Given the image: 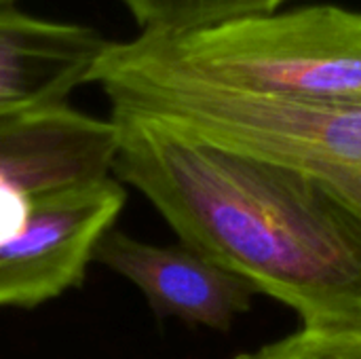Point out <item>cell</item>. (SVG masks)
<instances>
[{
  "label": "cell",
  "mask_w": 361,
  "mask_h": 359,
  "mask_svg": "<svg viewBox=\"0 0 361 359\" xmlns=\"http://www.w3.org/2000/svg\"><path fill=\"white\" fill-rule=\"evenodd\" d=\"M125 199L114 176L38 193L21 231L0 243V309H34L78 288Z\"/></svg>",
  "instance_id": "cell-4"
},
{
  "label": "cell",
  "mask_w": 361,
  "mask_h": 359,
  "mask_svg": "<svg viewBox=\"0 0 361 359\" xmlns=\"http://www.w3.org/2000/svg\"><path fill=\"white\" fill-rule=\"evenodd\" d=\"M357 106H361V104H357Z\"/></svg>",
  "instance_id": "cell-11"
},
{
  "label": "cell",
  "mask_w": 361,
  "mask_h": 359,
  "mask_svg": "<svg viewBox=\"0 0 361 359\" xmlns=\"http://www.w3.org/2000/svg\"><path fill=\"white\" fill-rule=\"evenodd\" d=\"M235 359H361V330H305Z\"/></svg>",
  "instance_id": "cell-9"
},
{
  "label": "cell",
  "mask_w": 361,
  "mask_h": 359,
  "mask_svg": "<svg viewBox=\"0 0 361 359\" xmlns=\"http://www.w3.org/2000/svg\"><path fill=\"white\" fill-rule=\"evenodd\" d=\"M140 34L180 36L235 19L269 15L296 0H121Z\"/></svg>",
  "instance_id": "cell-8"
},
{
  "label": "cell",
  "mask_w": 361,
  "mask_h": 359,
  "mask_svg": "<svg viewBox=\"0 0 361 359\" xmlns=\"http://www.w3.org/2000/svg\"><path fill=\"white\" fill-rule=\"evenodd\" d=\"M93 260L137 286L159 320L226 332L256 294L247 281L186 245H152L114 229L102 237Z\"/></svg>",
  "instance_id": "cell-5"
},
{
  "label": "cell",
  "mask_w": 361,
  "mask_h": 359,
  "mask_svg": "<svg viewBox=\"0 0 361 359\" xmlns=\"http://www.w3.org/2000/svg\"><path fill=\"white\" fill-rule=\"evenodd\" d=\"M112 176L182 245L292 309L305 330H361V216L311 174L220 150L110 108Z\"/></svg>",
  "instance_id": "cell-1"
},
{
  "label": "cell",
  "mask_w": 361,
  "mask_h": 359,
  "mask_svg": "<svg viewBox=\"0 0 361 359\" xmlns=\"http://www.w3.org/2000/svg\"><path fill=\"white\" fill-rule=\"evenodd\" d=\"M131 42L173 70L228 89L361 104V13L343 6L309 4Z\"/></svg>",
  "instance_id": "cell-3"
},
{
  "label": "cell",
  "mask_w": 361,
  "mask_h": 359,
  "mask_svg": "<svg viewBox=\"0 0 361 359\" xmlns=\"http://www.w3.org/2000/svg\"><path fill=\"white\" fill-rule=\"evenodd\" d=\"M116 129L70 104L0 118V188L44 193L112 176Z\"/></svg>",
  "instance_id": "cell-7"
},
{
  "label": "cell",
  "mask_w": 361,
  "mask_h": 359,
  "mask_svg": "<svg viewBox=\"0 0 361 359\" xmlns=\"http://www.w3.org/2000/svg\"><path fill=\"white\" fill-rule=\"evenodd\" d=\"M15 0H0V4H13Z\"/></svg>",
  "instance_id": "cell-10"
},
{
  "label": "cell",
  "mask_w": 361,
  "mask_h": 359,
  "mask_svg": "<svg viewBox=\"0 0 361 359\" xmlns=\"http://www.w3.org/2000/svg\"><path fill=\"white\" fill-rule=\"evenodd\" d=\"M110 106H125L203 144L311 174L343 197L361 186V106L305 102L214 85L127 42L97 61Z\"/></svg>",
  "instance_id": "cell-2"
},
{
  "label": "cell",
  "mask_w": 361,
  "mask_h": 359,
  "mask_svg": "<svg viewBox=\"0 0 361 359\" xmlns=\"http://www.w3.org/2000/svg\"><path fill=\"white\" fill-rule=\"evenodd\" d=\"M95 28L0 4V118L68 104L108 49Z\"/></svg>",
  "instance_id": "cell-6"
}]
</instances>
